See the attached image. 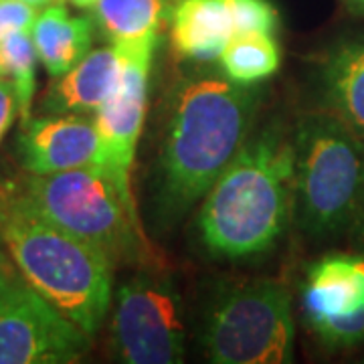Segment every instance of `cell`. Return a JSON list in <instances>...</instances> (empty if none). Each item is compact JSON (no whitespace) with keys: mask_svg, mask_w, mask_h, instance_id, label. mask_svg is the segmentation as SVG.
Instances as JSON below:
<instances>
[{"mask_svg":"<svg viewBox=\"0 0 364 364\" xmlns=\"http://www.w3.org/2000/svg\"><path fill=\"white\" fill-rule=\"evenodd\" d=\"M348 2H352L358 11H364V0H348Z\"/></svg>","mask_w":364,"mask_h":364,"instance_id":"obj_26","label":"cell"},{"mask_svg":"<svg viewBox=\"0 0 364 364\" xmlns=\"http://www.w3.org/2000/svg\"><path fill=\"white\" fill-rule=\"evenodd\" d=\"M301 312L330 348L364 342V257L332 253L308 269L301 287Z\"/></svg>","mask_w":364,"mask_h":364,"instance_id":"obj_9","label":"cell"},{"mask_svg":"<svg viewBox=\"0 0 364 364\" xmlns=\"http://www.w3.org/2000/svg\"><path fill=\"white\" fill-rule=\"evenodd\" d=\"M90 348V334L16 279L0 299V364H65Z\"/></svg>","mask_w":364,"mask_h":364,"instance_id":"obj_8","label":"cell"},{"mask_svg":"<svg viewBox=\"0 0 364 364\" xmlns=\"http://www.w3.org/2000/svg\"><path fill=\"white\" fill-rule=\"evenodd\" d=\"M363 233H364V229H363Z\"/></svg>","mask_w":364,"mask_h":364,"instance_id":"obj_27","label":"cell"},{"mask_svg":"<svg viewBox=\"0 0 364 364\" xmlns=\"http://www.w3.org/2000/svg\"><path fill=\"white\" fill-rule=\"evenodd\" d=\"M117 79L119 59L112 43V47L90 51L73 69L59 75L45 97V107L51 114L97 112L116 91Z\"/></svg>","mask_w":364,"mask_h":364,"instance_id":"obj_13","label":"cell"},{"mask_svg":"<svg viewBox=\"0 0 364 364\" xmlns=\"http://www.w3.org/2000/svg\"><path fill=\"white\" fill-rule=\"evenodd\" d=\"M0 239L26 284L95 334L112 301L114 263L104 251L43 219L23 195L0 203Z\"/></svg>","mask_w":364,"mask_h":364,"instance_id":"obj_3","label":"cell"},{"mask_svg":"<svg viewBox=\"0 0 364 364\" xmlns=\"http://www.w3.org/2000/svg\"><path fill=\"white\" fill-rule=\"evenodd\" d=\"M255 95L231 79H186L172 97L160 198L172 215L195 205L245 144Z\"/></svg>","mask_w":364,"mask_h":364,"instance_id":"obj_2","label":"cell"},{"mask_svg":"<svg viewBox=\"0 0 364 364\" xmlns=\"http://www.w3.org/2000/svg\"><path fill=\"white\" fill-rule=\"evenodd\" d=\"M71 4H75L77 9H93L97 0H69Z\"/></svg>","mask_w":364,"mask_h":364,"instance_id":"obj_25","label":"cell"},{"mask_svg":"<svg viewBox=\"0 0 364 364\" xmlns=\"http://www.w3.org/2000/svg\"><path fill=\"white\" fill-rule=\"evenodd\" d=\"M235 25L229 0H181L170 11L172 47L184 59H219L233 39Z\"/></svg>","mask_w":364,"mask_h":364,"instance_id":"obj_12","label":"cell"},{"mask_svg":"<svg viewBox=\"0 0 364 364\" xmlns=\"http://www.w3.org/2000/svg\"><path fill=\"white\" fill-rule=\"evenodd\" d=\"M158 41V33L140 39L114 41L119 59V79L112 97L93 117L104 146V164L124 176H130L134 166Z\"/></svg>","mask_w":364,"mask_h":364,"instance_id":"obj_10","label":"cell"},{"mask_svg":"<svg viewBox=\"0 0 364 364\" xmlns=\"http://www.w3.org/2000/svg\"><path fill=\"white\" fill-rule=\"evenodd\" d=\"M23 198L43 219L102 249L112 263L146 253L130 176L105 164L33 174Z\"/></svg>","mask_w":364,"mask_h":364,"instance_id":"obj_4","label":"cell"},{"mask_svg":"<svg viewBox=\"0 0 364 364\" xmlns=\"http://www.w3.org/2000/svg\"><path fill=\"white\" fill-rule=\"evenodd\" d=\"M23 166L33 174L104 164V146L95 122L77 114L28 119L18 136Z\"/></svg>","mask_w":364,"mask_h":364,"instance_id":"obj_11","label":"cell"},{"mask_svg":"<svg viewBox=\"0 0 364 364\" xmlns=\"http://www.w3.org/2000/svg\"><path fill=\"white\" fill-rule=\"evenodd\" d=\"M39 9L23 0H0V39L16 31H33Z\"/></svg>","mask_w":364,"mask_h":364,"instance_id":"obj_20","label":"cell"},{"mask_svg":"<svg viewBox=\"0 0 364 364\" xmlns=\"http://www.w3.org/2000/svg\"><path fill=\"white\" fill-rule=\"evenodd\" d=\"M168 4L170 0H97L93 21L112 43L140 39L156 35Z\"/></svg>","mask_w":364,"mask_h":364,"instance_id":"obj_17","label":"cell"},{"mask_svg":"<svg viewBox=\"0 0 364 364\" xmlns=\"http://www.w3.org/2000/svg\"><path fill=\"white\" fill-rule=\"evenodd\" d=\"M294 142L267 130L245 142L208 188L198 213L203 245L225 259L272 249L294 210Z\"/></svg>","mask_w":364,"mask_h":364,"instance_id":"obj_1","label":"cell"},{"mask_svg":"<svg viewBox=\"0 0 364 364\" xmlns=\"http://www.w3.org/2000/svg\"><path fill=\"white\" fill-rule=\"evenodd\" d=\"M225 77L239 85H251L272 77L282 63V49L269 33L233 35L219 55Z\"/></svg>","mask_w":364,"mask_h":364,"instance_id":"obj_16","label":"cell"},{"mask_svg":"<svg viewBox=\"0 0 364 364\" xmlns=\"http://www.w3.org/2000/svg\"><path fill=\"white\" fill-rule=\"evenodd\" d=\"M0 273H9V275H16L14 273V267L13 263L9 261V257L0 251Z\"/></svg>","mask_w":364,"mask_h":364,"instance_id":"obj_23","label":"cell"},{"mask_svg":"<svg viewBox=\"0 0 364 364\" xmlns=\"http://www.w3.org/2000/svg\"><path fill=\"white\" fill-rule=\"evenodd\" d=\"M93 25L90 16H71L63 4H51L37 16L31 35L49 75H63L90 53Z\"/></svg>","mask_w":364,"mask_h":364,"instance_id":"obj_15","label":"cell"},{"mask_svg":"<svg viewBox=\"0 0 364 364\" xmlns=\"http://www.w3.org/2000/svg\"><path fill=\"white\" fill-rule=\"evenodd\" d=\"M203 342L210 363H289L296 324L287 289L273 279H255L233 289L210 314Z\"/></svg>","mask_w":364,"mask_h":364,"instance_id":"obj_6","label":"cell"},{"mask_svg":"<svg viewBox=\"0 0 364 364\" xmlns=\"http://www.w3.org/2000/svg\"><path fill=\"white\" fill-rule=\"evenodd\" d=\"M16 114H18V102L13 83L0 75V142L6 136V132L11 130Z\"/></svg>","mask_w":364,"mask_h":364,"instance_id":"obj_21","label":"cell"},{"mask_svg":"<svg viewBox=\"0 0 364 364\" xmlns=\"http://www.w3.org/2000/svg\"><path fill=\"white\" fill-rule=\"evenodd\" d=\"M37 49L28 31H16L0 39V75L13 83L23 124L31 119V102L37 85Z\"/></svg>","mask_w":364,"mask_h":364,"instance_id":"obj_18","label":"cell"},{"mask_svg":"<svg viewBox=\"0 0 364 364\" xmlns=\"http://www.w3.org/2000/svg\"><path fill=\"white\" fill-rule=\"evenodd\" d=\"M114 346L128 364H174L184 358L182 304L168 282L138 275L117 289Z\"/></svg>","mask_w":364,"mask_h":364,"instance_id":"obj_7","label":"cell"},{"mask_svg":"<svg viewBox=\"0 0 364 364\" xmlns=\"http://www.w3.org/2000/svg\"><path fill=\"white\" fill-rule=\"evenodd\" d=\"M294 213L314 237L356 221L364 205V146L332 114L304 117L294 140Z\"/></svg>","mask_w":364,"mask_h":364,"instance_id":"obj_5","label":"cell"},{"mask_svg":"<svg viewBox=\"0 0 364 364\" xmlns=\"http://www.w3.org/2000/svg\"><path fill=\"white\" fill-rule=\"evenodd\" d=\"M26 4H33L37 9H43V6H51V4H63V0H23Z\"/></svg>","mask_w":364,"mask_h":364,"instance_id":"obj_24","label":"cell"},{"mask_svg":"<svg viewBox=\"0 0 364 364\" xmlns=\"http://www.w3.org/2000/svg\"><path fill=\"white\" fill-rule=\"evenodd\" d=\"M320 87L328 114L364 136V37L342 41L326 55Z\"/></svg>","mask_w":364,"mask_h":364,"instance_id":"obj_14","label":"cell"},{"mask_svg":"<svg viewBox=\"0 0 364 364\" xmlns=\"http://www.w3.org/2000/svg\"><path fill=\"white\" fill-rule=\"evenodd\" d=\"M233 13L235 35L269 33L277 28V11L269 0H229Z\"/></svg>","mask_w":364,"mask_h":364,"instance_id":"obj_19","label":"cell"},{"mask_svg":"<svg viewBox=\"0 0 364 364\" xmlns=\"http://www.w3.org/2000/svg\"><path fill=\"white\" fill-rule=\"evenodd\" d=\"M18 277L16 275H9V273H0V299L4 298V294L11 289L14 282H16Z\"/></svg>","mask_w":364,"mask_h":364,"instance_id":"obj_22","label":"cell"}]
</instances>
